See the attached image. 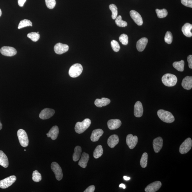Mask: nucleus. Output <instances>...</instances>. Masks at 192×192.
Masks as SVG:
<instances>
[{
    "mask_svg": "<svg viewBox=\"0 0 192 192\" xmlns=\"http://www.w3.org/2000/svg\"><path fill=\"white\" fill-rule=\"evenodd\" d=\"M157 115L162 121L167 123H171L175 120L174 117L170 112L164 110L160 109L158 111Z\"/></svg>",
    "mask_w": 192,
    "mask_h": 192,
    "instance_id": "obj_1",
    "label": "nucleus"
},
{
    "mask_svg": "<svg viewBox=\"0 0 192 192\" xmlns=\"http://www.w3.org/2000/svg\"><path fill=\"white\" fill-rule=\"evenodd\" d=\"M162 82L163 84L168 87H173L177 82V78L175 75L170 73H167L163 76Z\"/></svg>",
    "mask_w": 192,
    "mask_h": 192,
    "instance_id": "obj_2",
    "label": "nucleus"
},
{
    "mask_svg": "<svg viewBox=\"0 0 192 192\" xmlns=\"http://www.w3.org/2000/svg\"><path fill=\"white\" fill-rule=\"evenodd\" d=\"M91 121L89 119H86L82 122H78L75 126V130L78 134H82L89 127Z\"/></svg>",
    "mask_w": 192,
    "mask_h": 192,
    "instance_id": "obj_3",
    "label": "nucleus"
},
{
    "mask_svg": "<svg viewBox=\"0 0 192 192\" xmlns=\"http://www.w3.org/2000/svg\"><path fill=\"white\" fill-rule=\"evenodd\" d=\"M82 65L76 64L72 65L69 71V74L72 78H76L80 76L83 71Z\"/></svg>",
    "mask_w": 192,
    "mask_h": 192,
    "instance_id": "obj_4",
    "label": "nucleus"
},
{
    "mask_svg": "<svg viewBox=\"0 0 192 192\" xmlns=\"http://www.w3.org/2000/svg\"><path fill=\"white\" fill-rule=\"evenodd\" d=\"M17 135L20 145L25 147L29 144V139L27 133L23 129H19L18 131Z\"/></svg>",
    "mask_w": 192,
    "mask_h": 192,
    "instance_id": "obj_5",
    "label": "nucleus"
},
{
    "mask_svg": "<svg viewBox=\"0 0 192 192\" xmlns=\"http://www.w3.org/2000/svg\"><path fill=\"white\" fill-rule=\"evenodd\" d=\"M192 146V140L190 138L185 140L179 148V152L182 154H184L189 152Z\"/></svg>",
    "mask_w": 192,
    "mask_h": 192,
    "instance_id": "obj_6",
    "label": "nucleus"
},
{
    "mask_svg": "<svg viewBox=\"0 0 192 192\" xmlns=\"http://www.w3.org/2000/svg\"><path fill=\"white\" fill-rule=\"evenodd\" d=\"M17 180V178L14 175L10 176L3 180L0 181V187L5 189L8 188L14 183Z\"/></svg>",
    "mask_w": 192,
    "mask_h": 192,
    "instance_id": "obj_7",
    "label": "nucleus"
},
{
    "mask_svg": "<svg viewBox=\"0 0 192 192\" xmlns=\"http://www.w3.org/2000/svg\"><path fill=\"white\" fill-rule=\"evenodd\" d=\"M51 168L55 174L56 179L58 181L61 180L63 174L62 169L59 165L56 162H53L51 164Z\"/></svg>",
    "mask_w": 192,
    "mask_h": 192,
    "instance_id": "obj_8",
    "label": "nucleus"
},
{
    "mask_svg": "<svg viewBox=\"0 0 192 192\" xmlns=\"http://www.w3.org/2000/svg\"><path fill=\"white\" fill-rule=\"evenodd\" d=\"M1 53L4 56L12 57L16 55L17 51L14 48L12 47L3 46L0 50Z\"/></svg>",
    "mask_w": 192,
    "mask_h": 192,
    "instance_id": "obj_9",
    "label": "nucleus"
},
{
    "mask_svg": "<svg viewBox=\"0 0 192 192\" xmlns=\"http://www.w3.org/2000/svg\"><path fill=\"white\" fill-rule=\"evenodd\" d=\"M126 143L130 149H134L137 145L138 141V139L136 135L132 134H129L126 137Z\"/></svg>",
    "mask_w": 192,
    "mask_h": 192,
    "instance_id": "obj_10",
    "label": "nucleus"
},
{
    "mask_svg": "<svg viewBox=\"0 0 192 192\" xmlns=\"http://www.w3.org/2000/svg\"><path fill=\"white\" fill-rule=\"evenodd\" d=\"M55 113V111L53 109L45 108L40 112L39 117L42 120H46L51 118Z\"/></svg>",
    "mask_w": 192,
    "mask_h": 192,
    "instance_id": "obj_11",
    "label": "nucleus"
},
{
    "mask_svg": "<svg viewBox=\"0 0 192 192\" xmlns=\"http://www.w3.org/2000/svg\"><path fill=\"white\" fill-rule=\"evenodd\" d=\"M54 51L55 53L58 55H61L68 51L69 46L66 44L58 43L54 46Z\"/></svg>",
    "mask_w": 192,
    "mask_h": 192,
    "instance_id": "obj_12",
    "label": "nucleus"
},
{
    "mask_svg": "<svg viewBox=\"0 0 192 192\" xmlns=\"http://www.w3.org/2000/svg\"><path fill=\"white\" fill-rule=\"evenodd\" d=\"M130 16L137 25L141 26L143 24V19L140 14L135 10L130 12Z\"/></svg>",
    "mask_w": 192,
    "mask_h": 192,
    "instance_id": "obj_13",
    "label": "nucleus"
},
{
    "mask_svg": "<svg viewBox=\"0 0 192 192\" xmlns=\"http://www.w3.org/2000/svg\"><path fill=\"white\" fill-rule=\"evenodd\" d=\"M162 183L160 181H155L152 183L147 186L145 189L146 192H155L161 187Z\"/></svg>",
    "mask_w": 192,
    "mask_h": 192,
    "instance_id": "obj_14",
    "label": "nucleus"
},
{
    "mask_svg": "<svg viewBox=\"0 0 192 192\" xmlns=\"http://www.w3.org/2000/svg\"><path fill=\"white\" fill-rule=\"evenodd\" d=\"M163 140L161 137H159L153 140V144L154 150L155 153L160 152L162 148Z\"/></svg>",
    "mask_w": 192,
    "mask_h": 192,
    "instance_id": "obj_15",
    "label": "nucleus"
},
{
    "mask_svg": "<svg viewBox=\"0 0 192 192\" xmlns=\"http://www.w3.org/2000/svg\"><path fill=\"white\" fill-rule=\"evenodd\" d=\"M143 109L142 103L140 101L135 103L134 106V114L135 117H140L143 115Z\"/></svg>",
    "mask_w": 192,
    "mask_h": 192,
    "instance_id": "obj_16",
    "label": "nucleus"
},
{
    "mask_svg": "<svg viewBox=\"0 0 192 192\" xmlns=\"http://www.w3.org/2000/svg\"><path fill=\"white\" fill-rule=\"evenodd\" d=\"M121 122L119 119H112L108 121L107 125L108 128L111 130L117 129L120 127Z\"/></svg>",
    "mask_w": 192,
    "mask_h": 192,
    "instance_id": "obj_17",
    "label": "nucleus"
},
{
    "mask_svg": "<svg viewBox=\"0 0 192 192\" xmlns=\"http://www.w3.org/2000/svg\"><path fill=\"white\" fill-rule=\"evenodd\" d=\"M148 40L147 38L143 37L138 41L136 44L137 49L139 52L143 51L147 45Z\"/></svg>",
    "mask_w": 192,
    "mask_h": 192,
    "instance_id": "obj_18",
    "label": "nucleus"
},
{
    "mask_svg": "<svg viewBox=\"0 0 192 192\" xmlns=\"http://www.w3.org/2000/svg\"><path fill=\"white\" fill-rule=\"evenodd\" d=\"M104 134V131L101 129H97L92 131L90 139L92 142H95L98 141L100 138Z\"/></svg>",
    "mask_w": 192,
    "mask_h": 192,
    "instance_id": "obj_19",
    "label": "nucleus"
},
{
    "mask_svg": "<svg viewBox=\"0 0 192 192\" xmlns=\"http://www.w3.org/2000/svg\"><path fill=\"white\" fill-rule=\"evenodd\" d=\"M59 132V130L57 126H55L52 127L47 135L48 137H50L52 139H57Z\"/></svg>",
    "mask_w": 192,
    "mask_h": 192,
    "instance_id": "obj_20",
    "label": "nucleus"
},
{
    "mask_svg": "<svg viewBox=\"0 0 192 192\" xmlns=\"http://www.w3.org/2000/svg\"><path fill=\"white\" fill-rule=\"evenodd\" d=\"M182 85L183 88L187 90H190L192 88V77L186 76L183 80Z\"/></svg>",
    "mask_w": 192,
    "mask_h": 192,
    "instance_id": "obj_21",
    "label": "nucleus"
},
{
    "mask_svg": "<svg viewBox=\"0 0 192 192\" xmlns=\"http://www.w3.org/2000/svg\"><path fill=\"white\" fill-rule=\"evenodd\" d=\"M119 141L118 135H111L108 140V144L111 148H114Z\"/></svg>",
    "mask_w": 192,
    "mask_h": 192,
    "instance_id": "obj_22",
    "label": "nucleus"
},
{
    "mask_svg": "<svg viewBox=\"0 0 192 192\" xmlns=\"http://www.w3.org/2000/svg\"><path fill=\"white\" fill-rule=\"evenodd\" d=\"M89 159V155L85 152L82 153L81 159L78 163V165L82 168H85L87 166Z\"/></svg>",
    "mask_w": 192,
    "mask_h": 192,
    "instance_id": "obj_23",
    "label": "nucleus"
},
{
    "mask_svg": "<svg viewBox=\"0 0 192 192\" xmlns=\"http://www.w3.org/2000/svg\"><path fill=\"white\" fill-rule=\"evenodd\" d=\"M110 102L111 101L109 99L103 98L101 99H96L94 104L97 107L101 108L109 105Z\"/></svg>",
    "mask_w": 192,
    "mask_h": 192,
    "instance_id": "obj_24",
    "label": "nucleus"
},
{
    "mask_svg": "<svg viewBox=\"0 0 192 192\" xmlns=\"http://www.w3.org/2000/svg\"><path fill=\"white\" fill-rule=\"evenodd\" d=\"M192 25L189 23H186L184 25L182 28V31L184 35L187 37H191L192 33Z\"/></svg>",
    "mask_w": 192,
    "mask_h": 192,
    "instance_id": "obj_25",
    "label": "nucleus"
},
{
    "mask_svg": "<svg viewBox=\"0 0 192 192\" xmlns=\"http://www.w3.org/2000/svg\"><path fill=\"white\" fill-rule=\"evenodd\" d=\"M0 165L6 168L9 166V161L7 157L3 151L0 150Z\"/></svg>",
    "mask_w": 192,
    "mask_h": 192,
    "instance_id": "obj_26",
    "label": "nucleus"
},
{
    "mask_svg": "<svg viewBox=\"0 0 192 192\" xmlns=\"http://www.w3.org/2000/svg\"><path fill=\"white\" fill-rule=\"evenodd\" d=\"M82 148L80 146H77L74 148V153L73 155V159L74 162H76L80 159L81 153Z\"/></svg>",
    "mask_w": 192,
    "mask_h": 192,
    "instance_id": "obj_27",
    "label": "nucleus"
},
{
    "mask_svg": "<svg viewBox=\"0 0 192 192\" xmlns=\"http://www.w3.org/2000/svg\"><path fill=\"white\" fill-rule=\"evenodd\" d=\"M185 62L184 61L181 60L179 62H175L173 63V66L177 70L183 72L184 69Z\"/></svg>",
    "mask_w": 192,
    "mask_h": 192,
    "instance_id": "obj_28",
    "label": "nucleus"
},
{
    "mask_svg": "<svg viewBox=\"0 0 192 192\" xmlns=\"http://www.w3.org/2000/svg\"><path fill=\"white\" fill-rule=\"evenodd\" d=\"M103 150L102 146L98 145L95 149L93 152V157L96 159H98L101 157L103 154Z\"/></svg>",
    "mask_w": 192,
    "mask_h": 192,
    "instance_id": "obj_29",
    "label": "nucleus"
},
{
    "mask_svg": "<svg viewBox=\"0 0 192 192\" xmlns=\"http://www.w3.org/2000/svg\"><path fill=\"white\" fill-rule=\"evenodd\" d=\"M148 159V154L146 152L143 153L140 160V165L142 168H145L147 166Z\"/></svg>",
    "mask_w": 192,
    "mask_h": 192,
    "instance_id": "obj_30",
    "label": "nucleus"
},
{
    "mask_svg": "<svg viewBox=\"0 0 192 192\" xmlns=\"http://www.w3.org/2000/svg\"><path fill=\"white\" fill-rule=\"evenodd\" d=\"M33 24L32 22L30 20L28 19H24L20 21L19 24L18 29H20L27 26H32Z\"/></svg>",
    "mask_w": 192,
    "mask_h": 192,
    "instance_id": "obj_31",
    "label": "nucleus"
},
{
    "mask_svg": "<svg viewBox=\"0 0 192 192\" xmlns=\"http://www.w3.org/2000/svg\"><path fill=\"white\" fill-rule=\"evenodd\" d=\"M157 15L159 18H163L166 17L168 14V11L165 9L160 10L157 9L155 10Z\"/></svg>",
    "mask_w": 192,
    "mask_h": 192,
    "instance_id": "obj_32",
    "label": "nucleus"
},
{
    "mask_svg": "<svg viewBox=\"0 0 192 192\" xmlns=\"http://www.w3.org/2000/svg\"><path fill=\"white\" fill-rule=\"evenodd\" d=\"M115 19V23L117 26L120 27H125L127 26V22L122 20L121 15L117 17Z\"/></svg>",
    "mask_w": 192,
    "mask_h": 192,
    "instance_id": "obj_33",
    "label": "nucleus"
},
{
    "mask_svg": "<svg viewBox=\"0 0 192 192\" xmlns=\"http://www.w3.org/2000/svg\"><path fill=\"white\" fill-rule=\"evenodd\" d=\"M109 9L111 10L112 13V19L114 20L116 19L117 14H118V11H117V6L114 4H111L109 6Z\"/></svg>",
    "mask_w": 192,
    "mask_h": 192,
    "instance_id": "obj_34",
    "label": "nucleus"
},
{
    "mask_svg": "<svg viewBox=\"0 0 192 192\" xmlns=\"http://www.w3.org/2000/svg\"><path fill=\"white\" fill-rule=\"evenodd\" d=\"M29 38L33 42H37L39 39L40 35L39 33L36 32H32L29 33L27 35Z\"/></svg>",
    "mask_w": 192,
    "mask_h": 192,
    "instance_id": "obj_35",
    "label": "nucleus"
},
{
    "mask_svg": "<svg viewBox=\"0 0 192 192\" xmlns=\"http://www.w3.org/2000/svg\"><path fill=\"white\" fill-rule=\"evenodd\" d=\"M32 179L35 182H39L41 180V175L37 170H35L33 172Z\"/></svg>",
    "mask_w": 192,
    "mask_h": 192,
    "instance_id": "obj_36",
    "label": "nucleus"
},
{
    "mask_svg": "<svg viewBox=\"0 0 192 192\" xmlns=\"http://www.w3.org/2000/svg\"><path fill=\"white\" fill-rule=\"evenodd\" d=\"M165 41L167 44H170L173 41V35L170 31H168L166 33L164 37Z\"/></svg>",
    "mask_w": 192,
    "mask_h": 192,
    "instance_id": "obj_37",
    "label": "nucleus"
},
{
    "mask_svg": "<svg viewBox=\"0 0 192 192\" xmlns=\"http://www.w3.org/2000/svg\"><path fill=\"white\" fill-rule=\"evenodd\" d=\"M113 50L115 52H118L120 49L119 43L116 40H113L111 42Z\"/></svg>",
    "mask_w": 192,
    "mask_h": 192,
    "instance_id": "obj_38",
    "label": "nucleus"
},
{
    "mask_svg": "<svg viewBox=\"0 0 192 192\" xmlns=\"http://www.w3.org/2000/svg\"><path fill=\"white\" fill-rule=\"evenodd\" d=\"M128 36L126 34H123L119 37L120 41L122 44L125 45H127L128 44Z\"/></svg>",
    "mask_w": 192,
    "mask_h": 192,
    "instance_id": "obj_39",
    "label": "nucleus"
},
{
    "mask_svg": "<svg viewBox=\"0 0 192 192\" xmlns=\"http://www.w3.org/2000/svg\"><path fill=\"white\" fill-rule=\"evenodd\" d=\"M45 3L47 7L49 9H53L56 4L55 0H45Z\"/></svg>",
    "mask_w": 192,
    "mask_h": 192,
    "instance_id": "obj_40",
    "label": "nucleus"
},
{
    "mask_svg": "<svg viewBox=\"0 0 192 192\" xmlns=\"http://www.w3.org/2000/svg\"><path fill=\"white\" fill-rule=\"evenodd\" d=\"M181 3L185 6L192 8V0H181Z\"/></svg>",
    "mask_w": 192,
    "mask_h": 192,
    "instance_id": "obj_41",
    "label": "nucleus"
},
{
    "mask_svg": "<svg viewBox=\"0 0 192 192\" xmlns=\"http://www.w3.org/2000/svg\"><path fill=\"white\" fill-rule=\"evenodd\" d=\"M95 190V187L94 186H91L86 189L84 192H94Z\"/></svg>",
    "mask_w": 192,
    "mask_h": 192,
    "instance_id": "obj_42",
    "label": "nucleus"
},
{
    "mask_svg": "<svg viewBox=\"0 0 192 192\" xmlns=\"http://www.w3.org/2000/svg\"><path fill=\"white\" fill-rule=\"evenodd\" d=\"M187 61L189 63V67L190 69H192V55H190L187 58Z\"/></svg>",
    "mask_w": 192,
    "mask_h": 192,
    "instance_id": "obj_43",
    "label": "nucleus"
},
{
    "mask_svg": "<svg viewBox=\"0 0 192 192\" xmlns=\"http://www.w3.org/2000/svg\"><path fill=\"white\" fill-rule=\"evenodd\" d=\"M26 1V0H18V3L19 6L20 7L23 6Z\"/></svg>",
    "mask_w": 192,
    "mask_h": 192,
    "instance_id": "obj_44",
    "label": "nucleus"
},
{
    "mask_svg": "<svg viewBox=\"0 0 192 192\" xmlns=\"http://www.w3.org/2000/svg\"><path fill=\"white\" fill-rule=\"evenodd\" d=\"M119 187H122L124 189H125L126 188V186L125 185H124L123 184H121L119 185Z\"/></svg>",
    "mask_w": 192,
    "mask_h": 192,
    "instance_id": "obj_45",
    "label": "nucleus"
},
{
    "mask_svg": "<svg viewBox=\"0 0 192 192\" xmlns=\"http://www.w3.org/2000/svg\"><path fill=\"white\" fill-rule=\"evenodd\" d=\"M123 179L126 180H128L130 179V178L125 176L123 177Z\"/></svg>",
    "mask_w": 192,
    "mask_h": 192,
    "instance_id": "obj_46",
    "label": "nucleus"
},
{
    "mask_svg": "<svg viewBox=\"0 0 192 192\" xmlns=\"http://www.w3.org/2000/svg\"><path fill=\"white\" fill-rule=\"evenodd\" d=\"M2 128V124L1 123V121H0V130H1Z\"/></svg>",
    "mask_w": 192,
    "mask_h": 192,
    "instance_id": "obj_47",
    "label": "nucleus"
},
{
    "mask_svg": "<svg viewBox=\"0 0 192 192\" xmlns=\"http://www.w3.org/2000/svg\"><path fill=\"white\" fill-rule=\"evenodd\" d=\"M2 14V11H1V9H0V17H1Z\"/></svg>",
    "mask_w": 192,
    "mask_h": 192,
    "instance_id": "obj_48",
    "label": "nucleus"
},
{
    "mask_svg": "<svg viewBox=\"0 0 192 192\" xmlns=\"http://www.w3.org/2000/svg\"><path fill=\"white\" fill-rule=\"evenodd\" d=\"M37 33H39V32H37Z\"/></svg>",
    "mask_w": 192,
    "mask_h": 192,
    "instance_id": "obj_49",
    "label": "nucleus"
}]
</instances>
